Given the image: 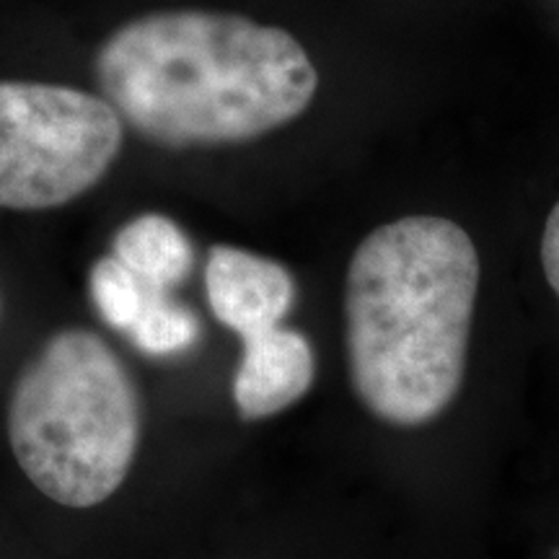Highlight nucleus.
Segmentation results:
<instances>
[{
	"label": "nucleus",
	"mask_w": 559,
	"mask_h": 559,
	"mask_svg": "<svg viewBox=\"0 0 559 559\" xmlns=\"http://www.w3.org/2000/svg\"><path fill=\"white\" fill-rule=\"evenodd\" d=\"M122 135L104 96L0 81V207L47 210L81 198L120 156Z\"/></svg>",
	"instance_id": "obj_4"
},
{
	"label": "nucleus",
	"mask_w": 559,
	"mask_h": 559,
	"mask_svg": "<svg viewBox=\"0 0 559 559\" xmlns=\"http://www.w3.org/2000/svg\"><path fill=\"white\" fill-rule=\"evenodd\" d=\"M111 254L153 290H171L194 264L190 236L158 213H143L124 223L111 243Z\"/></svg>",
	"instance_id": "obj_7"
},
{
	"label": "nucleus",
	"mask_w": 559,
	"mask_h": 559,
	"mask_svg": "<svg viewBox=\"0 0 559 559\" xmlns=\"http://www.w3.org/2000/svg\"><path fill=\"white\" fill-rule=\"evenodd\" d=\"M140 353L151 358H174L187 353L200 337V321L194 311L169 296V290H148L143 309L124 332Z\"/></svg>",
	"instance_id": "obj_8"
},
{
	"label": "nucleus",
	"mask_w": 559,
	"mask_h": 559,
	"mask_svg": "<svg viewBox=\"0 0 559 559\" xmlns=\"http://www.w3.org/2000/svg\"><path fill=\"white\" fill-rule=\"evenodd\" d=\"M88 290L96 311L111 330L128 332L151 288L140 283L115 254H107L91 267Z\"/></svg>",
	"instance_id": "obj_9"
},
{
	"label": "nucleus",
	"mask_w": 559,
	"mask_h": 559,
	"mask_svg": "<svg viewBox=\"0 0 559 559\" xmlns=\"http://www.w3.org/2000/svg\"><path fill=\"white\" fill-rule=\"evenodd\" d=\"M94 70L120 120L166 148L257 140L298 120L319 88L293 34L218 11L128 21L99 47Z\"/></svg>",
	"instance_id": "obj_1"
},
{
	"label": "nucleus",
	"mask_w": 559,
	"mask_h": 559,
	"mask_svg": "<svg viewBox=\"0 0 559 559\" xmlns=\"http://www.w3.org/2000/svg\"><path fill=\"white\" fill-rule=\"evenodd\" d=\"M542 267L547 275V283L559 298V202L551 207L547 226L542 236Z\"/></svg>",
	"instance_id": "obj_10"
},
{
	"label": "nucleus",
	"mask_w": 559,
	"mask_h": 559,
	"mask_svg": "<svg viewBox=\"0 0 559 559\" xmlns=\"http://www.w3.org/2000/svg\"><path fill=\"white\" fill-rule=\"evenodd\" d=\"M205 290L213 317L241 340L283 324L296 304V283L283 264L228 243L210 249Z\"/></svg>",
	"instance_id": "obj_5"
},
{
	"label": "nucleus",
	"mask_w": 559,
	"mask_h": 559,
	"mask_svg": "<svg viewBox=\"0 0 559 559\" xmlns=\"http://www.w3.org/2000/svg\"><path fill=\"white\" fill-rule=\"evenodd\" d=\"M234 404L243 419H264L304 400L317 379V355L298 330L277 324L241 340Z\"/></svg>",
	"instance_id": "obj_6"
},
{
	"label": "nucleus",
	"mask_w": 559,
	"mask_h": 559,
	"mask_svg": "<svg viewBox=\"0 0 559 559\" xmlns=\"http://www.w3.org/2000/svg\"><path fill=\"white\" fill-rule=\"evenodd\" d=\"M9 438L39 492L66 508L99 506L122 487L135 461V381L99 334H52L13 386Z\"/></svg>",
	"instance_id": "obj_3"
},
{
	"label": "nucleus",
	"mask_w": 559,
	"mask_h": 559,
	"mask_svg": "<svg viewBox=\"0 0 559 559\" xmlns=\"http://www.w3.org/2000/svg\"><path fill=\"white\" fill-rule=\"evenodd\" d=\"M479 254L464 228L407 215L376 228L347 270L353 389L370 415L419 428L443 415L466 373Z\"/></svg>",
	"instance_id": "obj_2"
}]
</instances>
